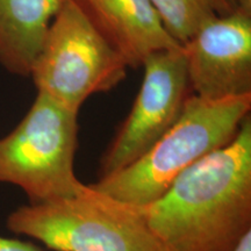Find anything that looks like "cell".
Masks as SVG:
<instances>
[{
  "instance_id": "52a82bcc",
  "label": "cell",
  "mask_w": 251,
  "mask_h": 251,
  "mask_svg": "<svg viewBox=\"0 0 251 251\" xmlns=\"http://www.w3.org/2000/svg\"><path fill=\"white\" fill-rule=\"evenodd\" d=\"M181 48L194 96L220 100L251 94V14L236 8L215 15Z\"/></svg>"
},
{
  "instance_id": "30bf717a",
  "label": "cell",
  "mask_w": 251,
  "mask_h": 251,
  "mask_svg": "<svg viewBox=\"0 0 251 251\" xmlns=\"http://www.w3.org/2000/svg\"><path fill=\"white\" fill-rule=\"evenodd\" d=\"M168 33L184 45L206 21L218 15L213 0H150Z\"/></svg>"
},
{
  "instance_id": "ba28073f",
  "label": "cell",
  "mask_w": 251,
  "mask_h": 251,
  "mask_svg": "<svg viewBox=\"0 0 251 251\" xmlns=\"http://www.w3.org/2000/svg\"><path fill=\"white\" fill-rule=\"evenodd\" d=\"M94 28L118 50L129 69L148 56L180 47L165 29L150 0H74Z\"/></svg>"
},
{
  "instance_id": "8fae6325",
  "label": "cell",
  "mask_w": 251,
  "mask_h": 251,
  "mask_svg": "<svg viewBox=\"0 0 251 251\" xmlns=\"http://www.w3.org/2000/svg\"><path fill=\"white\" fill-rule=\"evenodd\" d=\"M0 251H41L31 243L0 236Z\"/></svg>"
},
{
  "instance_id": "3957f363",
  "label": "cell",
  "mask_w": 251,
  "mask_h": 251,
  "mask_svg": "<svg viewBox=\"0 0 251 251\" xmlns=\"http://www.w3.org/2000/svg\"><path fill=\"white\" fill-rule=\"evenodd\" d=\"M6 225L55 251H169L133 207L86 184L74 197L19 207Z\"/></svg>"
},
{
  "instance_id": "5bb4252c",
  "label": "cell",
  "mask_w": 251,
  "mask_h": 251,
  "mask_svg": "<svg viewBox=\"0 0 251 251\" xmlns=\"http://www.w3.org/2000/svg\"><path fill=\"white\" fill-rule=\"evenodd\" d=\"M236 1V7L241 11L251 14V0H235Z\"/></svg>"
},
{
  "instance_id": "7a4b0ae2",
  "label": "cell",
  "mask_w": 251,
  "mask_h": 251,
  "mask_svg": "<svg viewBox=\"0 0 251 251\" xmlns=\"http://www.w3.org/2000/svg\"><path fill=\"white\" fill-rule=\"evenodd\" d=\"M250 109L251 94L220 100L192 94L178 120L148 151L91 186L128 205H147L187 168L230 142Z\"/></svg>"
},
{
  "instance_id": "6da1fadb",
  "label": "cell",
  "mask_w": 251,
  "mask_h": 251,
  "mask_svg": "<svg viewBox=\"0 0 251 251\" xmlns=\"http://www.w3.org/2000/svg\"><path fill=\"white\" fill-rule=\"evenodd\" d=\"M169 251H233L251 230V118L228 144L181 172L153 201L133 206Z\"/></svg>"
},
{
  "instance_id": "8992f818",
  "label": "cell",
  "mask_w": 251,
  "mask_h": 251,
  "mask_svg": "<svg viewBox=\"0 0 251 251\" xmlns=\"http://www.w3.org/2000/svg\"><path fill=\"white\" fill-rule=\"evenodd\" d=\"M142 68V84L133 106L100 159V178L122 170L148 151L178 120L192 96L181 46L153 52Z\"/></svg>"
},
{
  "instance_id": "5b68a950",
  "label": "cell",
  "mask_w": 251,
  "mask_h": 251,
  "mask_svg": "<svg viewBox=\"0 0 251 251\" xmlns=\"http://www.w3.org/2000/svg\"><path fill=\"white\" fill-rule=\"evenodd\" d=\"M126 59L94 28L74 0H65L50 25L30 76L37 92L79 112L87 98L127 77Z\"/></svg>"
},
{
  "instance_id": "9c48e42d",
  "label": "cell",
  "mask_w": 251,
  "mask_h": 251,
  "mask_svg": "<svg viewBox=\"0 0 251 251\" xmlns=\"http://www.w3.org/2000/svg\"><path fill=\"white\" fill-rule=\"evenodd\" d=\"M65 0H0V65L29 77L43 41Z\"/></svg>"
},
{
  "instance_id": "4fadbf2b",
  "label": "cell",
  "mask_w": 251,
  "mask_h": 251,
  "mask_svg": "<svg viewBox=\"0 0 251 251\" xmlns=\"http://www.w3.org/2000/svg\"><path fill=\"white\" fill-rule=\"evenodd\" d=\"M233 251H251V230L244 234Z\"/></svg>"
},
{
  "instance_id": "7c38bea8",
  "label": "cell",
  "mask_w": 251,
  "mask_h": 251,
  "mask_svg": "<svg viewBox=\"0 0 251 251\" xmlns=\"http://www.w3.org/2000/svg\"><path fill=\"white\" fill-rule=\"evenodd\" d=\"M218 15H225L236 9V1L235 0H213Z\"/></svg>"
},
{
  "instance_id": "277c9868",
  "label": "cell",
  "mask_w": 251,
  "mask_h": 251,
  "mask_svg": "<svg viewBox=\"0 0 251 251\" xmlns=\"http://www.w3.org/2000/svg\"><path fill=\"white\" fill-rule=\"evenodd\" d=\"M78 114L37 92L23 120L0 139V183L20 187L29 203L76 196L83 190L75 174Z\"/></svg>"
}]
</instances>
